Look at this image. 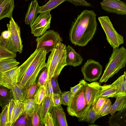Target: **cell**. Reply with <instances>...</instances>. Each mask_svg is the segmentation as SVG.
<instances>
[{"label": "cell", "mask_w": 126, "mask_h": 126, "mask_svg": "<svg viewBox=\"0 0 126 126\" xmlns=\"http://www.w3.org/2000/svg\"><path fill=\"white\" fill-rule=\"evenodd\" d=\"M101 85L99 83L95 81L87 84L85 92L87 104L90 107L95 105L100 97Z\"/></svg>", "instance_id": "12"}, {"label": "cell", "mask_w": 126, "mask_h": 126, "mask_svg": "<svg viewBox=\"0 0 126 126\" xmlns=\"http://www.w3.org/2000/svg\"><path fill=\"white\" fill-rule=\"evenodd\" d=\"M112 105L110 99L108 98L99 113V115L101 117L109 114V111Z\"/></svg>", "instance_id": "36"}, {"label": "cell", "mask_w": 126, "mask_h": 126, "mask_svg": "<svg viewBox=\"0 0 126 126\" xmlns=\"http://www.w3.org/2000/svg\"><path fill=\"white\" fill-rule=\"evenodd\" d=\"M25 112L23 102H15L12 115L11 126Z\"/></svg>", "instance_id": "25"}, {"label": "cell", "mask_w": 126, "mask_h": 126, "mask_svg": "<svg viewBox=\"0 0 126 126\" xmlns=\"http://www.w3.org/2000/svg\"><path fill=\"white\" fill-rule=\"evenodd\" d=\"M30 118L31 126H42L39 116L36 110L32 114Z\"/></svg>", "instance_id": "39"}, {"label": "cell", "mask_w": 126, "mask_h": 126, "mask_svg": "<svg viewBox=\"0 0 126 126\" xmlns=\"http://www.w3.org/2000/svg\"><path fill=\"white\" fill-rule=\"evenodd\" d=\"M11 35V33L8 30H5L4 31L2 32L1 33L0 36L5 40V41L9 38Z\"/></svg>", "instance_id": "47"}, {"label": "cell", "mask_w": 126, "mask_h": 126, "mask_svg": "<svg viewBox=\"0 0 126 126\" xmlns=\"http://www.w3.org/2000/svg\"><path fill=\"white\" fill-rule=\"evenodd\" d=\"M20 63L14 58L4 59L0 62V72L11 69L17 66Z\"/></svg>", "instance_id": "27"}, {"label": "cell", "mask_w": 126, "mask_h": 126, "mask_svg": "<svg viewBox=\"0 0 126 126\" xmlns=\"http://www.w3.org/2000/svg\"><path fill=\"white\" fill-rule=\"evenodd\" d=\"M52 106L53 103L52 99L47 96L41 104L38 105L36 110L39 116L42 126L44 125V120L46 114L50 111Z\"/></svg>", "instance_id": "17"}, {"label": "cell", "mask_w": 126, "mask_h": 126, "mask_svg": "<svg viewBox=\"0 0 126 126\" xmlns=\"http://www.w3.org/2000/svg\"><path fill=\"white\" fill-rule=\"evenodd\" d=\"M53 106H56L61 104V94L53 93L52 99Z\"/></svg>", "instance_id": "45"}, {"label": "cell", "mask_w": 126, "mask_h": 126, "mask_svg": "<svg viewBox=\"0 0 126 126\" xmlns=\"http://www.w3.org/2000/svg\"><path fill=\"white\" fill-rule=\"evenodd\" d=\"M66 50L67 65H70L75 67L81 64L83 58L80 54L76 52L69 45L66 47Z\"/></svg>", "instance_id": "15"}, {"label": "cell", "mask_w": 126, "mask_h": 126, "mask_svg": "<svg viewBox=\"0 0 126 126\" xmlns=\"http://www.w3.org/2000/svg\"><path fill=\"white\" fill-rule=\"evenodd\" d=\"M38 87L35 83L26 88L24 93V100L34 98V96L38 88Z\"/></svg>", "instance_id": "34"}, {"label": "cell", "mask_w": 126, "mask_h": 126, "mask_svg": "<svg viewBox=\"0 0 126 126\" xmlns=\"http://www.w3.org/2000/svg\"><path fill=\"white\" fill-rule=\"evenodd\" d=\"M46 96H49L53 99V92L50 83V80H48L45 85Z\"/></svg>", "instance_id": "44"}, {"label": "cell", "mask_w": 126, "mask_h": 126, "mask_svg": "<svg viewBox=\"0 0 126 126\" xmlns=\"http://www.w3.org/2000/svg\"><path fill=\"white\" fill-rule=\"evenodd\" d=\"M14 0H0V20L6 17L10 18L15 7Z\"/></svg>", "instance_id": "18"}, {"label": "cell", "mask_w": 126, "mask_h": 126, "mask_svg": "<svg viewBox=\"0 0 126 126\" xmlns=\"http://www.w3.org/2000/svg\"><path fill=\"white\" fill-rule=\"evenodd\" d=\"M112 83L115 85L117 88L115 97L120 95H126V73L125 71L123 75L119 77Z\"/></svg>", "instance_id": "22"}, {"label": "cell", "mask_w": 126, "mask_h": 126, "mask_svg": "<svg viewBox=\"0 0 126 126\" xmlns=\"http://www.w3.org/2000/svg\"><path fill=\"white\" fill-rule=\"evenodd\" d=\"M46 96V90L45 85L39 87L34 96V99L36 103L40 105Z\"/></svg>", "instance_id": "31"}, {"label": "cell", "mask_w": 126, "mask_h": 126, "mask_svg": "<svg viewBox=\"0 0 126 126\" xmlns=\"http://www.w3.org/2000/svg\"><path fill=\"white\" fill-rule=\"evenodd\" d=\"M18 67L17 66L7 71L0 72V85L11 89L15 84L16 83Z\"/></svg>", "instance_id": "13"}, {"label": "cell", "mask_w": 126, "mask_h": 126, "mask_svg": "<svg viewBox=\"0 0 126 126\" xmlns=\"http://www.w3.org/2000/svg\"><path fill=\"white\" fill-rule=\"evenodd\" d=\"M72 95L73 94L70 90L61 93V104L67 106Z\"/></svg>", "instance_id": "37"}, {"label": "cell", "mask_w": 126, "mask_h": 126, "mask_svg": "<svg viewBox=\"0 0 126 126\" xmlns=\"http://www.w3.org/2000/svg\"><path fill=\"white\" fill-rule=\"evenodd\" d=\"M23 102L25 112L30 117L36 110L38 105L36 103L34 98L26 99Z\"/></svg>", "instance_id": "29"}, {"label": "cell", "mask_w": 126, "mask_h": 126, "mask_svg": "<svg viewBox=\"0 0 126 126\" xmlns=\"http://www.w3.org/2000/svg\"><path fill=\"white\" fill-rule=\"evenodd\" d=\"M96 16L93 10H85L75 18L69 33V39L72 44L84 47L92 40L97 29Z\"/></svg>", "instance_id": "1"}, {"label": "cell", "mask_w": 126, "mask_h": 126, "mask_svg": "<svg viewBox=\"0 0 126 126\" xmlns=\"http://www.w3.org/2000/svg\"><path fill=\"white\" fill-rule=\"evenodd\" d=\"M66 45L59 42L51 51L46 67L48 70V80L58 77L63 68L66 66Z\"/></svg>", "instance_id": "3"}, {"label": "cell", "mask_w": 126, "mask_h": 126, "mask_svg": "<svg viewBox=\"0 0 126 126\" xmlns=\"http://www.w3.org/2000/svg\"><path fill=\"white\" fill-rule=\"evenodd\" d=\"M40 8L37 0H33L29 5L24 21L27 25H31L37 17Z\"/></svg>", "instance_id": "16"}, {"label": "cell", "mask_w": 126, "mask_h": 126, "mask_svg": "<svg viewBox=\"0 0 126 126\" xmlns=\"http://www.w3.org/2000/svg\"><path fill=\"white\" fill-rule=\"evenodd\" d=\"M28 0H25V1H27Z\"/></svg>", "instance_id": "49"}, {"label": "cell", "mask_w": 126, "mask_h": 126, "mask_svg": "<svg viewBox=\"0 0 126 126\" xmlns=\"http://www.w3.org/2000/svg\"><path fill=\"white\" fill-rule=\"evenodd\" d=\"M58 77H53L50 79V83L54 93H58L61 94V92L58 85Z\"/></svg>", "instance_id": "41"}, {"label": "cell", "mask_w": 126, "mask_h": 126, "mask_svg": "<svg viewBox=\"0 0 126 126\" xmlns=\"http://www.w3.org/2000/svg\"><path fill=\"white\" fill-rule=\"evenodd\" d=\"M12 99L11 90L0 85V106L3 107L8 104L9 100Z\"/></svg>", "instance_id": "24"}, {"label": "cell", "mask_w": 126, "mask_h": 126, "mask_svg": "<svg viewBox=\"0 0 126 126\" xmlns=\"http://www.w3.org/2000/svg\"><path fill=\"white\" fill-rule=\"evenodd\" d=\"M44 125L45 126H54L53 118L50 112L46 114L44 120Z\"/></svg>", "instance_id": "42"}, {"label": "cell", "mask_w": 126, "mask_h": 126, "mask_svg": "<svg viewBox=\"0 0 126 126\" xmlns=\"http://www.w3.org/2000/svg\"><path fill=\"white\" fill-rule=\"evenodd\" d=\"M87 83L86 82L71 96L67 109L68 114L72 116L78 118L79 121H81L90 107L87 104L85 97Z\"/></svg>", "instance_id": "5"}, {"label": "cell", "mask_w": 126, "mask_h": 126, "mask_svg": "<svg viewBox=\"0 0 126 126\" xmlns=\"http://www.w3.org/2000/svg\"><path fill=\"white\" fill-rule=\"evenodd\" d=\"M100 117H101L95 110L94 106H91L81 121L85 122L92 124Z\"/></svg>", "instance_id": "26"}, {"label": "cell", "mask_w": 126, "mask_h": 126, "mask_svg": "<svg viewBox=\"0 0 126 126\" xmlns=\"http://www.w3.org/2000/svg\"><path fill=\"white\" fill-rule=\"evenodd\" d=\"M117 88L112 83L110 84H104L101 86L99 96L108 98L115 97L116 95Z\"/></svg>", "instance_id": "21"}, {"label": "cell", "mask_w": 126, "mask_h": 126, "mask_svg": "<svg viewBox=\"0 0 126 126\" xmlns=\"http://www.w3.org/2000/svg\"><path fill=\"white\" fill-rule=\"evenodd\" d=\"M89 126H98V125H95V124H91L89 125Z\"/></svg>", "instance_id": "48"}, {"label": "cell", "mask_w": 126, "mask_h": 126, "mask_svg": "<svg viewBox=\"0 0 126 126\" xmlns=\"http://www.w3.org/2000/svg\"><path fill=\"white\" fill-rule=\"evenodd\" d=\"M15 101L13 99H10L8 104V116L7 126H11L12 115Z\"/></svg>", "instance_id": "38"}, {"label": "cell", "mask_w": 126, "mask_h": 126, "mask_svg": "<svg viewBox=\"0 0 126 126\" xmlns=\"http://www.w3.org/2000/svg\"><path fill=\"white\" fill-rule=\"evenodd\" d=\"M108 123L111 126H126V108L111 115Z\"/></svg>", "instance_id": "19"}, {"label": "cell", "mask_w": 126, "mask_h": 126, "mask_svg": "<svg viewBox=\"0 0 126 126\" xmlns=\"http://www.w3.org/2000/svg\"><path fill=\"white\" fill-rule=\"evenodd\" d=\"M102 65L98 62L89 59L81 68L84 79L91 82L99 79L102 73Z\"/></svg>", "instance_id": "9"}, {"label": "cell", "mask_w": 126, "mask_h": 126, "mask_svg": "<svg viewBox=\"0 0 126 126\" xmlns=\"http://www.w3.org/2000/svg\"><path fill=\"white\" fill-rule=\"evenodd\" d=\"M38 75L37 84V86L39 87L41 86H45L48 80L47 68L46 67L43 68L40 71Z\"/></svg>", "instance_id": "32"}, {"label": "cell", "mask_w": 126, "mask_h": 126, "mask_svg": "<svg viewBox=\"0 0 126 126\" xmlns=\"http://www.w3.org/2000/svg\"><path fill=\"white\" fill-rule=\"evenodd\" d=\"M98 20L105 33L108 42L113 48L119 47L124 43L123 37L115 30L109 16H100Z\"/></svg>", "instance_id": "7"}, {"label": "cell", "mask_w": 126, "mask_h": 126, "mask_svg": "<svg viewBox=\"0 0 126 126\" xmlns=\"http://www.w3.org/2000/svg\"><path fill=\"white\" fill-rule=\"evenodd\" d=\"M126 62V49L123 47L113 48L109 61L105 66L100 83L106 82L110 78L125 67Z\"/></svg>", "instance_id": "4"}, {"label": "cell", "mask_w": 126, "mask_h": 126, "mask_svg": "<svg viewBox=\"0 0 126 126\" xmlns=\"http://www.w3.org/2000/svg\"><path fill=\"white\" fill-rule=\"evenodd\" d=\"M6 25L8 30L11 33V35L5 41L3 46L11 52L21 53L23 50V45L19 26L15 21L12 16L10 18L9 23Z\"/></svg>", "instance_id": "6"}, {"label": "cell", "mask_w": 126, "mask_h": 126, "mask_svg": "<svg viewBox=\"0 0 126 126\" xmlns=\"http://www.w3.org/2000/svg\"><path fill=\"white\" fill-rule=\"evenodd\" d=\"M16 56V52H11L5 47L0 45V62L6 59L15 58Z\"/></svg>", "instance_id": "33"}, {"label": "cell", "mask_w": 126, "mask_h": 126, "mask_svg": "<svg viewBox=\"0 0 126 126\" xmlns=\"http://www.w3.org/2000/svg\"><path fill=\"white\" fill-rule=\"evenodd\" d=\"M25 89L22 88L18 83H16L10 89L12 99L15 102H23Z\"/></svg>", "instance_id": "23"}, {"label": "cell", "mask_w": 126, "mask_h": 126, "mask_svg": "<svg viewBox=\"0 0 126 126\" xmlns=\"http://www.w3.org/2000/svg\"><path fill=\"white\" fill-rule=\"evenodd\" d=\"M108 98L103 97H99L94 106L95 110L97 113H99L106 100Z\"/></svg>", "instance_id": "40"}, {"label": "cell", "mask_w": 126, "mask_h": 126, "mask_svg": "<svg viewBox=\"0 0 126 126\" xmlns=\"http://www.w3.org/2000/svg\"><path fill=\"white\" fill-rule=\"evenodd\" d=\"M7 104L2 108L0 113V126H7L8 105Z\"/></svg>", "instance_id": "35"}, {"label": "cell", "mask_w": 126, "mask_h": 126, "mask_svg": "<svg viewBox=\"0 0 126 126\" xmlns=\"http://www.w3.org/2000/svg\"><path fill=\"white\" fill-rule=\"evenodd\" d=\"M40 14L30 25L32 33L37 37L42 35L50 27L51 18L50 11Z\"/></svg>", "instance_id": "10"}, {"label": "cell", "mask_w": 126, "mask_h": 126, "mask_svg": "<svg viewBox=\"0 0 126 126\" xmlns=\"http://www.w3.org/2000/svg\"><path fill=\"white\" fill-rule=\"evenodd\" d=\"M68 0H50L44 5L40 6L39 13L50 11L63 2Z\"/></svg>", "instance_id": "28"}, {"label": "cell", "mask_w": 126, "mask_h": 126, "mask_svg": "<svg viewBox=\"0 0 126 126\" xmlns=\"http://www.w3.org/2000/svg\"><path fill=\"white\" fill-rule=\"evenodd\" d=\"M68 1L74 4L75 6H83L88 7L91 6V4L85 0H68Z\"/></svg>", "instance_id": "43"}, {"label": "cell", "mask_w": 126, "mask_h": 126, "mask_svg": "<svg viewBox=\"0 0 126 126\" xmlns=\"http://www.w3.org/2000/svg\"><path fill=\"white\" fill-rule=\"evenodd\" d=\"M47 52L44 48L36 50L18 67L16 82L25 89L35 83L41 70L46 67Z\"/></svg>", "instance_id": "2"}, {"label": "cell", "mask_w": 126, "mask_h": 126, "mask_svg": "<svg viewBox=\"0 0 126 126\" xmlns=\"http://www.w3.org/2000/svg\"><path fill=\"white\" fill-rule=\"evenodd\" d=\"M49 112L53 118L54 126H68L65 114L61 105L52 106Z\"/></svg>", "instance_id": "14"}, {"label": "cell", "mask_w": 126, "mask_h": 126, "mask_svg": "<svg viewBox=\"0 0 126 126\" xmlns=\"http://www.w3.org/2000/svg\"><path fill=\"white\" fill-rule=\"evenodd\" d=\"M100 4L102 8L108 12L126 15V4L120 0H102Z\"/></svg>", "instance_id": "11"}, {"label": "cell", "mask_w": 126, "mask_h": 126, "mask_svg": "<svg viewBox=\"0 0 126 126\" xmlns=\"http://www.w3.org/2000/svg\"><path fill=\"white\" fill-rule=\"evenodd\" d=\"M12 126H31L30 117L25 112L19 117Z\"/></svg>", "instance_id": "30"}, {"label": "cell", "mask_w": 126, "mask_h": 126, "mask_svg": "<svg viewBox=\"0 0 126 126\" xmlns=\"http://www.w3.org/2000/svg\"><path fill=\"white\" fill-rule=\"evenodd\" d=\"M86 82L84 79H82L80 80L78 84L71 87L70 91L73 94L75 93Z\"/></svg>", "instance_id": "46"}, {"label": "cell", "mask_w": 126, "mask_h": 126, "mask_svg": "<svg viewBox=\"0 0 126 126\" xmlns=\"http://www.w3.org/2000/svg\"><path fill=\"white\" fill-rule=\"evenodd\" d=\"M115 97L116 100L110 108L109 114L112 115L117 111H120L126 108V95H120Z\"/></svg>", "instance_id": "20"}, {"label": "cell", "mask_w": 126, "mask_h": 126, "mask_svg": "<svg viewBox=\"0 0 126 126\" xmlns=\"http://www.w3.org/2000/svg\"><path fill=\"white\" fill-rule=\"evenodd\" d=\"M35 40L37 43L36 49L44 48L47 54L51 52L59 42L63 41L59 33L53 30L47 31L42 35L37 37Z\"/></svg>", "instance_id": "8"}]
</instances>
